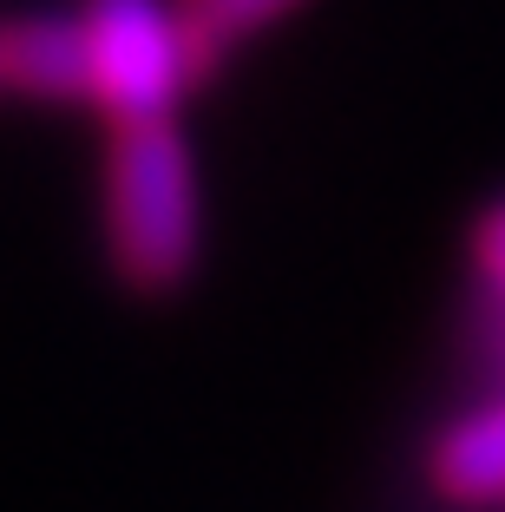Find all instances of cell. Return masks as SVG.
I'll return each instance as SVG.
<instances>
[{"instance_id":"3957f363","label":"cell","mask_w":505,"mask_h":512,"mask_svg":"<svg viewBox=\"0 0 505 512\" xmlns=\"http://www.w3.org/2000/svg\"><path fill=\"white\" fill-rule=\"evenodd\" d=\"M0 86L27 99H86L92 66H86V27L79 7L66 14H27L0 27Z\"/></svg>"},{"instance_id":"8992f818","label":"cell","mask_w":505,"mask_h":512,"mask_svg":"<svg viewBox=\"0 0 505 512\" xmlns=\"http://www.w3.org/2000/svg\"><path fill=\"white\" fill-rule=\"evenodd\" d=\"M479 283H486V296L499 302V316H505V204L479 230Z\"/></svg>"},{"instance_id":"6da1fadb","label":"cell","mask_w":505,"mask_h":512,"mask_svg":"<svg viewBox=\"0 0 505 512\" xmlns=\"http://www.w3.org/2000/svg\"><path fill=\"white\" fill-rule=\"evenodd\" d=\"M105 243L119 276L171 289L197 263V165L178 119L112 132L105 151Z\"/></svg>"},{"instance_id":"7a4b0ae2","label":"cell","mask_w":505,"mask_h":512,"mask_svg":"<svg viewBox=\"0 0 505 512\" xmlns=\"http://www.w3.org/2000/svg\"><path fill=\"white\" fill-rule=\"evenodd\" d=\"M79 27L92 66L86 106H99L112 132L171 125L184 86L204 79L178 0H79Z\"/></svg>"},{"instance_id":"5b68a950","label":"cell","mask_w":505,"mask_h":512,"mask_svg":"<svg viewBox=\"0 0 505 512\" xmlns=\"http://www.w3.org/2000/svg\"><path fill=\"white\" fill-rule=\"evenodd\" d=\"M302 0H178L184 14V33H191V53L204 73H217V60L230 53V46L256 40L263 27H276V20H289Z\"/></svg>"},{"instance_id":"277c9868","label":"cell","mask_w":505,"mask_h":512,"mask_svg":"<svg viewBox=\"0 0 505 512\" xmlns=\"http://www.w3.org/2000/svg\"><path fill=\"white\" fill-rule=\"evenodd\" d=\"M427 473L460 506H499L505 499V394L466 407L460 421L433 440Z\"/></svg>"}]
</instances>
